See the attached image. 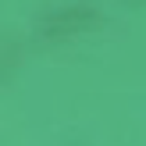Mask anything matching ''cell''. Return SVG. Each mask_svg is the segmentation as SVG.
<instances>
[{
    "mask_svg": "<svg viewBox=\"0 0 146 146\" xmlns=\"http://www.w3.org/2000/svg\"><path fill=\"white\" fill-rule=\"evenodd\" d=\"M104 21V11L89 0H78V4H68V7H57V11L43 14L36 21V36L43 43H64L71 36H82L89 29H96Z\"/></svg>",
    "mask_w": 146,
    "mask_h": 146,
    "instance_id": "obj_1",
    "label": "cell"
},
{
    "mask_svg": "<svg viewBox=\"0 0 146 146\" xmlns=\"http://www.w3.org/2000/svg\"><path fill=\"white\" fill-rule=\"evenodd\" d=\"M18 61H21V46L18 43H0V82L18 68Z\"/></svg>",
    "mask_w": 146,
    "mask_h": 146,
    "instance_id": "obj_2",
    "label": "cell"
},
{
    "mask_svg": "<svg viewBox=\"0 0 146 146\" xmlns=\"http://www.w3.org/2000/svg\"><path fill=\"white\" fill-rule=\"evenodd\" d=\"M132 4H146V0H132Z\"/></svg>",
    "mask_w": 146,
    "mask_h": 146,
    "instance_id": "obj_3",
    "label": "cell"
}]
</instances>
